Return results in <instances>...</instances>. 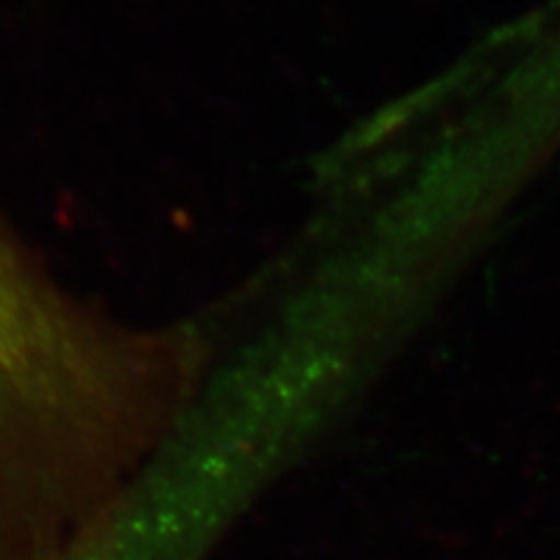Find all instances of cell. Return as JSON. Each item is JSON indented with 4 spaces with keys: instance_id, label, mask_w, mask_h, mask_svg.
Wrapping results in <instances>:
<instances>
[{
    "instance_id": "6da1fadb",
    "label": "cell",
    "mask_w": 560,
    "mask_h": 560,
    "mask_svg": "<svg viewBox=\"0 0 560 560\" xmlns=\"http://www.w3.org/2000/svg\"><path fill=\"white\" fill-rule=\"evenodd\" d=\"M9 360H11V316H9L7 291H4L2 275H0V386L4 382ZM13 536H15V523H13L7 504L0 499V560H7L9 557Z\"/></svg>"
}]
</instances>
